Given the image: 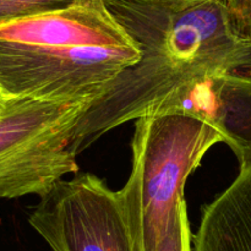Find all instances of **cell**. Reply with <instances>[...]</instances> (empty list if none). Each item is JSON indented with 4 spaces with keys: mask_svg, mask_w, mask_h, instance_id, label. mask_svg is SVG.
I'll use <instances>...</instances> for the list:
<instances>
[{
    "mask_svg": "<svg viewBox=\"0 0 251 251\" xmlns=\"http://www.w3.org/2000/svg\"><path fill=\"white\" fill-rule=\"evenodd\" d=\"M104 2L141 56L81 115L71 139L76 156L105 132L141 118L154 100L184 81L215 71L251 70V34L228 0Z\"/></svg>",
    "mask_w": 251,
    "mask_h": 251,
    "instance_id": "1",
    "label": "cell"
},
{
    "mask_svg": "<svg viewBox=\"0 0 251 251\" xmlns=\"http://www.w3.org/2000/svg\"><path fill=\"white\" fill-rule=\"evenodd\" d=\"M218 142L222 139L213 127L188 115L136 119L131 173L118 194L137 251H158L172 217L185 200L189 176Z\"/></svg>",
    "mask_w": 251,
    "mask_h": 251,
    "instance_id": "2",
    "label": "cell"
},
{
    "mask_svg": "<svg viewBox=\"0 0 251 251\" xmlns=\"http://www.w3.org/2000/svg\"><path fill=\"white\" fill-rule=\"evenodd\" d=\"M93 98L11 97L0 110V199L43 195L78 173L71 139Z\"/></svg>",
    "mask_w": 251,
    "mask_h": 251,
    "instance_id": "3",
    "label": "cell"
},
{
    "mask_svg": "<svg viewBox=\"0 0 251 251\" xmlns=\"http://www.w3.org/2000/svg\"><path fill=\"white\" fill-rule=\"evenodd\" d=\"M140 56L137 46L61 48L0 39V90L10 97L95 100Z\"/></svg>",
    "mask_w": 251,
    "mask_h": 251,
    "instance_id": "4",
    "label": "cell"
},
{
    "mask_svg": "<svg viewBox=\"0 0 251 251\" xmlns=\"http://www.w3.org/2000/svg\"><path fill=\"white\" fill-rule=\"evenodd\" d=\"M28 223L53 251H137L119 194L91 173L56 181Z\"/></svg>",
    "mask_w": 251,
    "mask_h": 251,
    "instance_id": "5",
    "label": "cell"
},
{
    "mask_svg": "<svg viewBox=\"0 0 251 251\" xmlns=\"http://www.w3.org/2000/svg\"><path fill=\"white\" fill-rule=\"evenodd\" d=\"M183 114L210 125L232 149L240 168L251 163V75L215 71L184 81L142 117Z\"/></svg>",
    "mask_w": 251,
    "mask_h": 251,
    "instance_id": "6",
    "label": "cell"
},
{
    "mask_svg": "<svg viewBox=\"0 0 251 251\" xmlns=\"http://www.w3.org/2000/svg\"><path fill=\"white\" fill-rule=\"evenodd\" d=\"M0 39L38 47L136 46L117 21L104 0H90L60 11L36 15L0 24Z\"/></svg>",
    "mask_w": 251,
    "mask_h": 251,
    "instance_id": "7",
    "label": "cell"
},
{
    "mask_svg": "<svg viewBox=\"0 0 251 251\" xmlns=\"http://www.w3.org/2000/svg\"><path fill=\"white\" fill-rule=\"evenodd\" d=\"M193 251H251V163L203 208Z\"/></svg>",
    "mask_w": 251,
    "mask_h": 251,
    "instance_id": "8",
    "label": "cell"
},
{
    "mask_svg": "<svg viewBox=\"0 0 251 251\" xmlns=\"http://www.w3.org/2000/svg\"><path fill=\"white\" fill-rule=\"evenodd\" d=\"M87 1L90 0H0V24L60 11Z\"/></svg>",
    "mask_w": 251,
    "mask_h": 251,
    "instance_id": "9",
    "label": "cell"
},
{
    "mask_svg": "<svg viewBox=\"0 0 251 251\" xmlns=\"http://www.w3.org/2000/svg\"><path fill=\"white\" fill-rule=\"evenodd\" d=\"M158 251H193V237L186 211V201L180 203L172 217L166 237L162 240Z\"/></svg>",
    "mask_w": 251,
    "mask_h": 251,
    "instance_id": "10",
    "label": "cell"
},
{
    "mask_svg": "<svg viewBox=\"0 0 251 251\" xmlns=\"http://www.w3.org/2000/svg\"><path fill=\"white\" fill-rule=\"evenodd\" d=\"M233 7L242 15L244 20H247V4L248 0H228Z\"/></svg>",
    "mask_w": 251,
    "mask_h": 251,
    "instance_id": "11",
    "label": "cell"
},
{
    "mask_svg": "<svg viewBox=\"0 0 251 251\" xmlns=\"http://www.w3.org/2000/svg\"><path fill=\"white\" fill-rule=\"evenodd\" d=\"M247 21H248V28L251 34V0H248L247 4Z\"/></svg>",
    "mask_w": 251,
    "mask_h": 251,
    "instance_id": "12",
    "label": "cell"
},
{
    "mask_svg": "<svg viewBox=\"0 0 251 251\" xmlns=\"http://www.w3.org/2000/svg\"><path fill=\"white\" fill-rule=\"evenodd\" d=\"M10 96H7V95H5L4 92H2L1 90H0V110L2 109V108L5 107V104H6L7 103V100H10Z\"/></svg>",
    "mask_w": 251,
    "mask_h": 251,
    "instance_id": "13",
    "label": "cell"
},
{
    "mask_svg": "<svg viewBox=\"0 0 251 251\" xmlns=\"http://www.w3.org/2000/svg\"><path fill=\"white\" fill-rule=\"evenodd\" d=\"M149 1H161V2H191V1H201V0H149Z\"/></svg>",
    "mask_w": 251,
    "mask_h": 251,
    "instance_id": "14",
    "label": "cell"
}]
</instances>
